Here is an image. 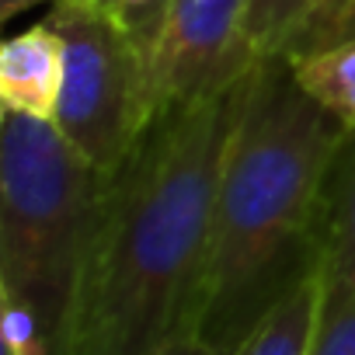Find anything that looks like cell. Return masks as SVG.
<instances>
[{"mask_svg": "<svg viewBox=\"0 0 355 355\" xmlns=\"http://www.w3.org/2000/svg\"><path fill=\"white\" fill-rule=\"evenodd\" d=\"M248 80L157 112L108 192L84 268L70 355H157L189 338L213 241V209Z\"/></svg>", "mask_w": 355, "mask_h": 355, "instance_id": "obj_1", "label": "cell"}, {"mask_svg": "<svg viewBox=\"0 0 355 355\" xmlns=\"http://www.w3.org/2000/svg\"><path fill=\"white\" fill-rule=\"evenodd\" d=\"M345 129L303 91L289 56L254 67L220 171L209 261L189 331L206 352L234 355L320 272L324 178Z\"/></svg>", "mask_w": 355, "mask_h": 355, "instance_id": "obj_2", "label": "cell"}, {"mask_svg": "<svg viewBox=\"0 0 355 355\" xmlns=\"http://www.w3.org/2000/svg\"><path fill=\"white\" fill-rule=\"evenodd\" d=\"M108 174L56 122L0 119V293L21 300L56 355H70L77 296L98 234Z\"/></svg>", "mask_w": 355, "mask_h": 355, "instance_id": "obj_3", "label": "cell"}, {"mask_svg": "<svg viewBox=\"0 0 355 355\" xmlns=\"http://www.w3.org/2000/svg\"><path fill=\"white\" fill-rule=\"evenodd\" d=\"M46 21L67 42L56 129L101 174H115L153 122L146 49L108 0H63Z\"/></svg>", "mask_w": 355, "mask_h": 355, "instance_id": "obj_4", "label": "cell"}, {"mask_svg": "<svg viewBox=\"0 0 355 355\" xmlns=\"http://www.w3.org/2000/svg\"><path fill=\"white\" fill-rule=\"evenodd\" d=\"M251 0H167L146 46L153 115L216 98L254 73L248 39Z\"/></svg>", "mask_w": 355, "mask_h": 355, "instance_id": "obj_5", "label": "cell"}, {"mask_svg": "<svg viewBox=\"0 0 355 355\" xmlns=\"http://www.w3.org/2000/svg\"><path fill=\"white\" fill-rule=\"evenodd\" d=\"M67 77V42L42 21L0 46V105L28 119L56 122Z\"/></svg>", "mask_w": 355, "mask_h": 355, "instance_id": "obj_6", "label": "cell"}, {"mask_svg": "<svg viewBox=\"0 0 355 355\" xmlns=\"http://www.w3.org/2000/svg\"><path fill=\"white\" fill-rule=\"evenodd\" d=\"M320 286L324 310L355 296V129H345L324 178Z\"/></svg>", "mask_w": 355, "mask_h": 355, "instance_id": "obj_7", "label": "cell"}, {"mask_svg": "<svg viewBox=\"0 0 355 355\" xmlns=\"http://www.w3.org/2000/svg\"><path fill=\"white\" fill-rule=\"evenodd\" d=\"M320 310H324V286L317 272L293 296H286L234 355H310Z\"/></svg>", "mask_w": 355, "mask_h": 355, "instance_id": "obj_8", "label": "cell"}, {"mask_svg": "<svg viewBox=\"0 0 355 355\" xmlns=\"http://www.w3.org/2000/svg\"><path fill=\"white\" fill-rule=\"evenodd\" d=\"M293 70L310 98H317L331 115H338L348 129H355V39L327 53L293 60Z\"/></svg>", "mask_w": 355, "mask_h": 355, "instance_id": "obj_9", "label": "cell"}, {"mask_svg": "<svg viewBox=\"0 0 355 355\" xmlns=\"http://www.w3.org/2000/svg\"><path fill=\"white\" fill-rule=\"evenodd\" d=\"M348 39H355V0H317V8L303 18V25L293 32V39L279 56L306 60Z\"/></svg>", "mask_w": 355, "mask_h": 355, "instance_id": "obj_10", "label": "cell"}, {"mask_svg": "<svg viewBox=\"0 0 355 355\" xmlns=\"http://www.w3.org/2000/svg\"><path fill=\"white\" fill-rule=\"evenodd\" d=\"M317 0H251L248 4V39L261 60L279 56Z\"/></svg>", "mask_w": 355, "mask_h": 355, "instance_id": "obj_11", "label": "cell"}, {"mask_svg": "<svg viewBox=\"0 0 355 355\" xmlns=\"http://www.w3.org/2000/svg\"><path fill=\"white\" fill-rule=\"evenodd\" d=\"M310 355H355V296L320 310Z\"/></svg>", "mask_w": 355, "mask_h": 355, "instance_id": "obj_12", "label": "cell"}, {"mask_svg": "<svg viewBox=\"0 0 355 355\" xmlns=\"http://www.w3.org/2000/svg\"><path fill=\"white\" fill-rule=\"evenodd\" d=\"M164 8H167V0H146L143 11L136 15V21L129 25V28L136 32V39L143 42V49L150 46V39H153V32H157V25H160V18H164Z\"/></svg>", "mask_w": 355, "mask_h": 355, "instance_id": "obj_13", "label": "cell"}, {"mask_svg": "<svg viewBox=\"0 0 355 355\" xmlns=\"http://www.w3.org/2000/svg\"><path fill=\"white\" fill-rule=\"evenodd\" d=\"M35 4H46V0H0V21H11V18H18L21 11H28ZM53 4H63V0H53Z\"/></svg>", "mask_w": 355, "mask_h": 355, "instance_id": "obj_14", "label": "cell"}, {"mask_svg": "<svg viewBox=\"0 0 355 355\" xmlns=\"http://www.w3.org/2000/svg\"><path fill=\"white\" fill-rule=\"evenodd\" d=\"M157 355H213V352H206L199 341H192V338H178V341H171V345H164Z\"/></svg>", "mask_w": 355, "mask_h": 355, "instance_id": "obj_15", "label": "cell"}]
</instances>
